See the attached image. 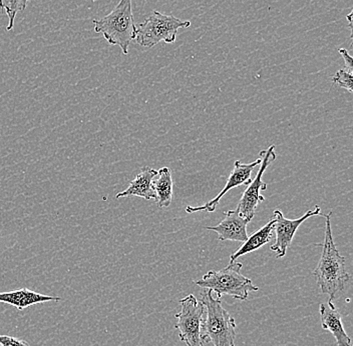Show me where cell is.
<instances>
[{
	"label": "cell",
	"instance_id": "cell-4",
	"mask_svg": "<svg viewBox=\"0 0 353 346\" xmlns=\"http://www.w3.org/2000/svg\"><path fill=\"white\" fill-rule=\"evenodd\" d=\"M241 262H230L227 268L221 270H210L202 279L196 281V285L210 290L222 299L229 295L237 301H247L249 293L258 292V286L241 273Z\"/></svg>",
	"mask_w": 353,
	"mask_h": 346
},
{
	"label": "cell",
	"instance_id": "cell-14",
	"mask_svg": "<svg viewBox=\"0 0 353 346\" xmlns=\"http://www.w3.org/2000/svg\"><path fill=\"white\" fill-rule=\"evenodd\" d=\"M274 228L275 220L271 218L270 221L265 224L263 228L254 233L251 237L247 238L246 241L243 242L241 248L231 255L230 262L236 261V260L243 257V255H248V253L258 250V249L261 248L265 244H268L271 238H272Z\"/></svg>",
	"mask_w": 353,
	"mask_h": 346
},
{
	"label": "cell",
	"instance_id": "cell-3",
	"mask_svg": "<svg viewBox=\"0 0 353 346\" xmlns=\"http://www.w3.org/2000/svg\"><path fill=\"white\" fill-rule=\"evenodd\" d=\"M92 22L94 32L101 33L110 45H118L123 54H129L130 44L137 34L132 0H120L112 12Z\"/></svg>",
	"mask_w": 353,
	"mask_h": 346
},
{
	"label": "cell",
	"instance_id": "cell-17",
	"mask_svg": "<svg viewBox=\"0 0 353 346\" xmlns=\"http://www.w3.org/2000/svg\"><path fill=\"white\" fill-rule=\"evenodd\" d=\"M333 83L353 94V74L345 69H339L332 78Z\"/></svg>",
	"mask_w": 353,
	"mask_h": 346
},
{
	"label": "cell",
	"instance_id": "cell-19",
	"mask_svg": "<svg viewBox=\"0 0 353 346\" xmlns=\"http://www.w3.org/2000/svg\"><path fill=\"white\" fill-rule=\"evenodd\" d=\"M339 54H341L342 58L344 59L345 68L347 69V72L353 74V58L352 55L350 54L348 50H344V48L339 50Z\"/></svg>",
	"mask_w": 353,
	"mask_h": 346
},
{
	"label": "cell",
	"instance_id": "cell-16",
	"mask_svg": "<svg viewBox=\"0 0 353 346\" xmlns=\"http://www.w3.org/2000/svg\"><path fill=\"white\" fill-rule=\"evenodd\" d=\"M30 0H0V10L8 17V24L6 30L10 32L14 28L15 17L19 12L26 10Z\"/></svg>",
	"mask_w": 353,
	"mask_h": 346
},
{
	"label": "cell",
	"instance_id": "cell-8",
	"mask_svg": "<svg viewBox=\"0 0 353 346\" xmlns=\"http://www.w3.org/2000/svg\"><path fill=\"white\" fill-rule=\"evenodd\" d=\"M316 215H321V208L319 206H315L314 210L307 211L305 215L297 219H287L281 211L276 209L272 217L275 220L276 241L273 246H271L270 249L277 253L276 255L277 259L285 257L287 249L290 248L299 226L309 217H316Z\"/></svg>",
	"mask_w": 353,
	"mask_h": 346
},
{
	"label": "cell",
	"instance_id": "cell-6",
	"mask_svg": "<svg viewBox=\"0 0 353 346\" xmlns=\"http://www.w3.org/2000/svg\"><path fill=\"white\" fill-rule=\"evenodd\" d=\"M179 303L181 304V312L176 314L175 325L179 337L187 346H203L201 328L205 306L193 294L188 295Z\"/></svg>",
	"mask_w": 353,
	"mask_h": 346
},
{
	"label": "cell",
	"instance_id": "cell-21",
	"mask_svg": "<svg viewBox=\"0 0 353 346\" xmlns=\"http://www.w3.org/2000/svg\"><path fill=\"white\" fill-rule=\"evenodd\" d=\"M0 346H1V345H0Z\"/></svg>",
	"mask_w": 353,
	"mask_h": 346
},
{
	"label": "cell",
	"instance_id": "cell-15",
	"mask_svg": "<svg viewBox=\"0 0 353 346\" xmlns=\"http://www.w3.org/2000/svg\"><path fill=\"white\" fill-rule=\"evenodd\" d=\"M153 187L156 193L157 206L160 208H165L171 206L173 200V177L169 167H163L154 176Z\"/></svg>",
	"mask_w": 353,
	"mask_h": 346
},
{
	"label": "cell",
	"instance_id": "cell-2",
	"mask_svg": "<svg viewBox=\"0 0 353 346\" xmlns=\"http://www.w3.org/2000/svg\"><path fill=\"white\" fill-rule=\"evenodd\" d=\"M201 303L206 310V319L203 321L201 336L203 343L214 346H235V319L223 307L220 297H214L213 292L206 290L202 293Z\"/></svg>",
	"mask_w": 353,
	"mask_h": 346
},
{
	"label": "cell",
	"instance_id": "cell-18",
	"mask_svg": "<svg viewBox=\"0 0 353 346\" xmlns=\"http://www.w3.org/2000/svg\"><path fill=\"white\" fill-rule=\"evenodd\" d=\"M0 345L1 346H30L26 341L17 338V337L0 336Z\"/></svg>",
	"mask_w": 353,
	"mask_h": 346
},
{
	"label": "cell",
	"instance_id": "cell-5",
	"mask_svg": "<svg viewBox=\"0 0 353 346\" xmlns=\"http://www.w3.org/2000/svg\"><path fill=\"white\" fill-rule=\"evenodd\" d=\"M191 26L189 21H182L174 15H167L154 10L142 23L137 26L136 41L139 45L152 48L160 43L168 44L176 41L179 30Z\"/></svg>",
	"mask_w": 353,
	"mask_h": 346
},
{
	"label": "cell",
	"instance_id": "cell-13",
	"mask_svg": "<svg viewBox=\"0 0 353 346\" xmlns=\"http://www.w3.org/2000/svg\"><path fill=\"white\" fill-rule=\"evenodd\" d=\"M61 297L48 296L28 290H12L8 292H0V303L10 304L19 310H23L34 304L48 303V301H61Z\"/></svg>",
	"mask_w": 353,
	"mask_h": 346
},
{
	"label": "cell",
	"instance_id": "cell-11",
	"mask_svg": "<svg viewBox=\"0 0 353 346\" xmlns=\"http://www.w3.org/2000/svg\"><path fill=\"white\" fill-rule=\"evenodd\" d=\"M322 328L331 332L339 346H352V338L347 336L342 325V315L332 301L319 305Z\"/></svg>",
	"mask_w": 353,
	"mask_h": 346
},
{
	"label": "cell",
	"instance_id": "cell-10",
	"mask_svg": "<svg viewBox=\"0 0 353 346\" xmlns=\"http://www.w3.org/2000/svg\"><path fill=\"white\" fill-rule=\"evenodd\" d=\"M224 215V219L221 220L218 226H206L205 229L215 231L220 241H246L248 238L247 226L251 220L241 217L237 209L226 211Z\"/></svg>",
	"mask_w": 353,
	"mask_h": 346
},
{
	"label": "cell",
	"instance_id": "cell-20",
	"mask_svg": "<svg viewBox=\"0 0 353 346\" xmlns=\"http://www.w3.org/2000/svg\"><path fill=\"white\" fill-rule=\"evenodd\" d=\"M352 14H353V12L352 11H350V14L347 15V17H346V19H348V21H350V37H352Z\"/></svg>",
	"mask_w": 353,
	"mask_h": 346
},
{
	"label": "cell",
	"instance_id": "cell-12",
	"mask_svg": "<svg viewBox=\"0 0 353 346\" xmlns=\"http://www.w3.org/2000/svg\"><path fill=\"white\" fill-rule=\"evenodd\" d=\"M157 173H158V171H154L151 167H143L142 171L137 174L134 180H132L129 187L125 191L118 193L116 197L138 196V197L145 198L147 200L156 199V193H154L153 187V180Z\"/></svg>",
	"mask_w": 353,
	"mask_h": 346
},
{
	"label": "cell",
	"instance_id": "cell-9",
	"mask_svg": "<svg viewBox=\"0 0 353 346\" xmlns=\"http://www.w3.org/2000/svg\"><path fill=\"white\" fill-rule=\"evenodd\" d=\"M261 163V158H258L255 162L252 163H241L239 160H236L235 164H234V169L232 171L230 176L227 180L226 185L222 191L214 197L213 199L206 202V204H202L199 206H188L186 207V211L188 213H197L201 211H207V213H214L217 208L218 204H219L220 200L222 199L223 196L226 195L229 191L235 188V187L241 186V185H248L251 182V174H252L254 169L257 165H260Z\"/></svg>",
	"mask_w": 353,
	"mask_h": 346
},
{
	"label": "cell",
	"instance_id": "cell-1",
	"mask_svg": "<svg viewBox=\"0 0 353 346\" xmlns=\"http://www.w3.org/2000/svg\"><path fill=\"white\" fill-rule=\"evenodd\" d=\"M331 215L332 213L320 215L325 218V235L321 257L319 266L313 270V275L321 292L330 295V301H333L345 290L350 274L346 270L345 257L341 255L333 240Z\"/></svg>",
	"mask_w": 353,
	"mask_h": 346
},
{
	"label": "cell",
	"instance_id": "cell-7",
	"mask_svg": "<svg viewBox=\"0 0 353 346\" xmlns=\"http://www.w3.org/2000/svg\"><path fill=\"white\" fill-rule=\"evenodd\" d=\"M260 158H261V163H260L259 171L247 186L246 191L243 193L241 199L236 208L239 211L241 217L249 220H252L255 217L258 204L265 200L264 196L261 195V191H266L267 184H265L262 177H263L267 167L276 160L275 145H271L267 151L264 149L260 152Z\"/></svg>",
	"mask_w": 353,
	"mask_h": 346
}]
</instances>
